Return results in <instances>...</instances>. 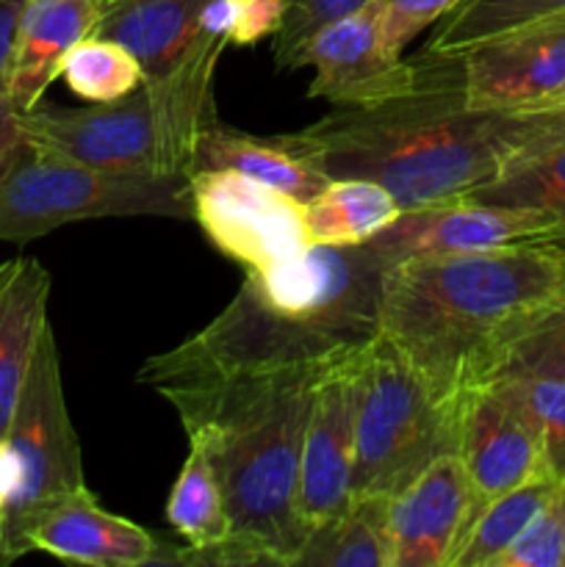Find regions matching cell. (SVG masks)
I'll return each mask as SVG.
<instances>
[{"mask_svg": "<svg viewBox=\"0 0 565 567\" xmlns=\"http://www.w3.org/2000/svg\"><path fill=\"white\" fill-rule=\"evenodd\" d=\"M402 205L388 188L363 177H332L305 203L310 244L360 247L402 216Z\"/></svg>", "mask_w": 565, "mask_h": 567, "instance_id": "21", "label": "cell"}, {"mask_svg": "<svg viewBox=\"0 0 565 567\" xmlns=\"http://www.w3.org/2000/svg\"><path fill=\"white\" fill-rule=\"evenodd\" d=\"M565 14V0H460L435 22L424 59L452 61L474 44Z\"/></svg>", "mask_w": 565, "mask_h": 567, "instance_id": "24", "label": "cell"}, {"mask_svg": "<svg viewBox=\"0 0 565 567\" xmlns=\"http://www.w3.org/2000/svg\"><path fill=\"white\" fill-rule=\"evenodd\" d=\"M17 482H20V463H17L9 441L0 437V520H3V513L6 507H9L11 496H14Z\"/></svg>", "mask_w": 565, "mask_h": 567, "instance_id": "36", "label": "cell"}, {"mask_svg": "<svg viewBox=\"0 0 565 567\" xmlns=\"http://www.w3.org/2000/svg\"><path fill=\"white\" fill-rule=\"evenodd\" d=\"M288 11V0H208L199 25L219 33L227 44L249 48L275 37Z\"/></svg>", "mask_w": 565, "mask_h": 567, "instance_id": "29", "label": "cell"}, {"mask_svg": "<svg viewBox=\"0 0 565 567\" xmlns=\"http://www.w3.org/2000/svg\"><path fill=\"white\" fill-rule=\"evenodd\" d=\"M25 0H0V103H6V75H9L11 50H14L17 22Z\"/></svg>", "mask_w": 565, "mask_h": 567, "instance_id": "34", "label": "cell"}, {"mask_svg": "<svg viewBox=\"0 0 565 567\" xmlns=\"http://www.w3.org/2000/svg\"><path fill=\"white\" fill-rule=\"evenodd\" d=\"M469 199L546 210L565 219V142L548 144L513 161L502 175L493 177Z\"/></svg>", "mask_w": 565, "mask_h": 567, "instance_id": "27", "label": "cell"}, {"mask_svg": "<svg viewBox=\"0 0 565 567\" xmlns=\"http://www.w3.org/2000/svg\"><path fill=\"white\" fill-rule=\"evenodd\" d=\"M565 305V241L413 255L388 264L380 332L432 391L460 402L510 341Z\"/></svg>", "mask_w": 565, "mask_h": 567, "instance_id": "3", "label": "cell"}, {"mask_svg": "<svg viewBox=\"0 0 565 567\" xmlns=\"http://www.w3.org/2000/svg\"><path fill=\"white\" fill-rule=\"evenodd\" d=\"M563 567H565V485H563Z\"/></svg>", "mask_w": 565, "mask_h": 567, "instance_id": "37", "label": "cell"}, {"mask_svg": "<svg viewBox=\"0 0 565 567\" xmlns=\"http://www.w3.org/2000/svg\"><path fill=\"white\" fill-rule=\"evenodd\" d=\"M454 454L469 476L476 515L502 493L548 474L532 426L491 382H476L460 396Z\"/></svg>", "mask_w": 565, "mask_h": 567, "instance_id": "15", "label": "cell"}, {"mask_svg": "<svg viewBox=\"0 0 565 567\" xmlns=\"http://www.w3.org/2000/svg\"><path fill=\"white\" fill-rule=\"evenodd\" d=\"M499 363H530L565 371V305L554 310V313L543 316L532 327H526L515 341H510L502 358L496 360V365Z\"/></svg>", "mask_w": 565, "mask_h": 567, "instance_id": "32", "label": "cell"}, {"mask_svg": "<svg viewBox=\"0 0 565 567\" xmlns=\"http://www.w3.org/2000/svg\"><path fill=\"white\" fill-rule=\"evenodd\" d=\"M482 382L496 385L518 408L541 443L548 476L565 485V371L499 363Z\"/></svg>", "mask_w": 565, "mask_h": 567, "instance_id": "23", "label": "cell"}, {"mask_svg": "<svg viewBox=\"0 0 565 567\" xmlns=\"http://www.w3.org/2000/svg\"><path fill=\"white\" fill-rule=\"evenodd\" d=\"M388 496L352 498L343 513L310 532L297 565L308 567H391L386 535Z\"/></svg>", "mask_w": 565, "mask_h": 567, "instance_id": "25", "label": "cell"}, {"mask_svg": "<svg viewBox=\"0 0 565 567\" xmlns=\"http://www.w3.org/2000/svg\"><path fill=\"white\" fill-rule=\"evenodd\" d=\"M22 138L78 164L120 175H192L197 136L142 83L111 103L83 109L37 105L20 114Z\"/></svg>", "mask_w": 565, "mask_h": 567, "instance_id": "7", "label": "cell"}, {"mask_svg": "<svg viewBox=\"0 0 565 567\" xmlns=\"http://www.w3.org/2000/svg\"><path fill=\"white\" fill-rule=\"evenodd\" d=\"M59 78L86 103H111L144 83L142 64L114 39L92 33L64 55Z\"/></svg>", "mask_w": 565, "mask_h": 567, "instance_id": "28", "label": "cell"}, {"mask_svg": "<svg viewBox=\"0 0 565 567\" xmlns=\"http://www.w3.org/2000/svg\"><path fill=\"white\" fill-rule=\"evenodd\" d=\"M559 487L563 485L546 474L485 504L471 524L452 567H493V563L513 546L515 537L552 504Z\"/></svg>", "mask_w": 565, "mask_h": 567, "instance_id": "26", "label": "cell"}, {"mask_svg": "<svg viewBox=\"0 0 565 567\" xmlns=\"http://www.w3.org/2000/svg\"><path fill=\"white\" fill-rule=\"evenodd\" d=\"M166 524L186 543L181 551L172 554V559L183 565H197L199 557L230 537L225 491L208 452L199 443H188V457L166 502Z\"/></svg>", "mask_w": 565, "mask_h": 567, "instance_id": "22", "label": "cell"}, {"mask_svg": "<svg viewBox=\"0 0 565 567\" xmlns=\"http://www.w3.org/2000/svg\"><path fill=\"white\" fill-rule=\"evenodd\" d=\"M476 518L474 493L454 452L441 454L386 502L391 567H452Z\"/></svg>", "mask_w": 565, "mask_h": 567, "instance_id": "14", "label": "cell"}, {"mask_svg": "<svg viewBox=\"0 0 565 567\" xmlns=\"http://www.w3.org/2000/svg\"><path fill=\"white\" fill-rule=\"evenodd\" d=\"M22 122L11 105L0 103V169L6 166V161L22 147Z\"/></svg>", "mask_w": 565, "mask_h": 567, "instance_id": "35", "label": "cell"}, {"mask_svg": "<svg viewBox=\"0 0 565 567\" xmlns=\"http://www.w3.org/2000/svg\"><path fill=\"white\" fill-rule=\"evenodd\" d=\"M325 371L230 377L161 393L181 415L188 443L208 452L230 515V537L197 565H297L308 543L299 457Z\"/></svg>", "mask_w": 565, "mask_h": 567, "instance_id": "4", "label": "cell"}, {"mask_svg": "<svg viewBox=\"0 0 565 567\" xmlns=\"http://www.w3.org/2000/svg\"><path fill=\"white\" fill-rule=\"evenodd\" d=\"M465 100L480 109H565V14L458 55Z\"/></svg>", "mask_w": 565, "mask_h": 567, "instance_id": "11", "label": "cell"}, {"mask_svg": "<svg viewBox=\"0 0 565 567\" xmlns=\"http://www.w3.org/2000/svg\"><path fill=\"white\" fill-rule=\"evenodd\" d=\"M197 169H233L255 177L282 194H291L299 203H308L327 186L330 177L305 155L294 133L280 136H253L225 125L216 116L203 127L194 150Z\"/></svg>", "mask_w": 565, "mask_h": 567, "instance_id": "19", "label": "cell"}, {"mask_svg": "<svg viewBox=\"0 0 565 567\" xmlns=\"http://www.w3.org/2000/svg\"><path fill=\"white\" fill-rule=\"evenodd\" d=\"M28 551L92 567H142L166 563L158 537L133 520L109 513L89 487L37 515L25 532Z\"/></svg>", "mask_w": 565, "mask_h": 567, "instance_id": "16", "label": "cell"}, {"mask_svg": "<svg viewBox=\"0 0 565 567\" xmlns=\"http://www.w3.org/2000/svg\"><path fill=\"white\" fill-rule=\"evenodd\" d=\"M386 269L369 244H310L247 269L233 302L192 338L150 358L138 382L166 393L230 377L325 371L355 358L380 336Z\"/></svg>", "mask_w": 565, "mask_h": 567, "instance_id": "2", "label": "cell"}, {"mask_svg": "<svg viewBox=\"0 0 565 567\" xmlns=\"http://www.w3.org/2000/svg\"><path fill=\"white\" fill-rule=\"evenodd\" d=\"M363 352L330 365L316 380L310 396L299 457V515L308 526V537L352 502L355 421Z\"/></svg>", "mask_w": 565, "mask_h": 567, "instance_id": "12", "label": "cell"}, {"mask_svg": "<svg viewBox=\"0 0 565 567\" xmlns=\"http://www.w3.org/2000/svg\"><path fill=\"white\" fill-rule=\"evenodd\" d=\"M50 275L39 260L0 264V437H6L48 321Z\"/></svg>", "mask_w": 565, "mask_h": 567, "instance_id": "20", "label": "cell"}, {"mask_svg": "<svg viewBox=\"0 0 565 567\" xmlns=\"http://www.w3.org/2000/svg\"><path fill=\"white\" fill-rule=\"evenodd\" d=\"M369 3H374V0H288V11L282 17L280 31L271 37V50H275L277 66L280 70H291L294 59L302 50V44L319 28L338 20V17L352 14V11L363 9Z\"/></svg>", "mask_w": 565, "mask_h": 567, "instance_id": "30", "label": "cell"}, {"mask_svg": "<svg viewBox=\"0 0 565 567\" xmlns=\"http://www.w3.org/2000/svg\"><path fill=\"white\" fill-rule=\"evenodd\" d=\"M460 402H446L388 336L360 363L352 498L391 496L424 465L458 449Z\"/></svg>", "mask_w": 565, "mask_h": 567, "instance_id": "6", "label": "cell"}, {"mask_svg": "<svg viewBox=\"0 0 565 567\" xmlns=\"http://www.w3.org/2000/svg\"><path fill=\"white\" fill-rule=\"evenodd\" d=\"M0 565H6L3 563V520H0Z\"/></svg>", "mask_w": 565, "mask_h": 567, "instance_id": "38", "label": "cell"}, {"mask_svg": "<svg viewBox=\"0 0 565 567\" xmlns=\"http://www.w3.org/2000/svg\"><path fill=\"white\" fill-rule=\"evenodd\" d=\"M460 0H382V39L388 50L402 55L415 37L435 25Z\"/></svg>", "mask_w": 565, "mask_h": 567, "instance_id": "33", "label": "cell"}, {"mask_svg": "<svg viewBox=\"0 0 565 567\" xmlns=\"http://www.w3.org/2000/svg\"><path fill=\"white\" fill-rule=\"evenodd\" d=\"M310 66V97L336 109H369L404 97L424 83L427 61L410 64L382 39V0L327 22L294 59L291 70Z\"/></svg>", "mask_w": 565, "mask_h": 567, "instance_id": "10", "label": "cell"}, {"mask_svg": "<svg viewBox=\"0 0 565 567\" xmlns=\"http://www.w3.org/2000/svg\"><path fill=\"white\" fill-rule=\"evenodd\" d=\"M20 463V482L3 513V563L25 557L28 526L61 498L83 491V457L61 382V360L53 327H44L22 382L9 432Z\"/></svg>", "mask_w": 565, "mask_h": 567, "instance_id": "8", "label": "cell"}, {"mask_svg": "<svg viewBox=\"0 0 565 567\" xmlns=\"http://www.w3.org/2000/svg\"><path fill=\"white\" fill-rule=\"evenodd\" d=\"M192 219L216 249L244 269L286 260L310 247L305 203L233 169H197L188 177Z\"/></svg>", "mask_w": 565, "mask_h": 567, "instance_id": "9", "label": "cell"}, {"mask_svg": "<svg viewBox=\"0 0 565 567\" xmlns=\"http://www.w3.org/2000/svg\"><path fill=\"white\" fill-rule=\"evenodd\" d=\"M415 92L369 109H336L294 133L327 177L380 183L402 210L471 197L513 161L565 142V109H480L458 61L424 59Z\"/></svg>", "mask_w": 565, "mask_h": 567, "instance_id": "1", "label": "cell"}, {"mask_svg": "<svg viewBox=\"0 0 565 567\" xmlns=\"http://www.w3.org/2000/svg\"><path fill=\"white\" fill-rule=\"evenodd\" d=\"M208 0H105L97 37L114 39L142 64L144 83L170 81L199 33Z\"/></svg>", "mask_w": 565, "mask_h": 567, "instance_id": "18", "label": "cell"}, {"mask_svg": "<svg viewBox=\"0 0 565 567\" xmlns=\"http://www.w3.org/2000/svg\"><path fill=\"white\" fill-rule=\"evenodd\" d=\"M105 0H25L6 75V105L28 114L59 78L64 55L97 31Z\"/></svg>", "mask_w": 565, "mask_h": 567, "instance_id": "17", "label": "cell"}, {"mask_svg": "<svg viewBox=\"0 0 565 567\" xmlns=\"http://www.w3.org/2000/svg\"><path fill=\"white\" fill-rule=\"evenodd\" d=\"M557 238H565V219L559 216L460 197L404 210L393 225L371 238L369 247L380 252L386 264H393L413 255L474 252Z\"/></svg>", "mask_w": 565, "mask_h": 567, "instance_id": "13", "label": "cell"}, {"mask_svg": "<svg viewBox=\"0 0 565 567\" xmlns=\"http://www.w3.org/2000/svg\"><path fill=\"white\" fill-rule=\"evenodd\" d=\"M188 177L120 175L22 142L0 169V241L25 244L61 225L105 216L192 219Z\"/></svg>", "mask_w": 565, "mask_h": 567, "instance_id": "5", "label": "cell"}, {"mask_svg": "<svg viewBox=\"0 0 565 567\" xmlns=\"http://www.w3.org/2000/svg\"><path fill=\"white\" fill-rule=\"evenodd\" d=\"M493 567H563V487Z\"/></svg>", "mask_w": 565, "mask_h": 567, "instance_id": "31", "label": "cell"}]
</instances>
